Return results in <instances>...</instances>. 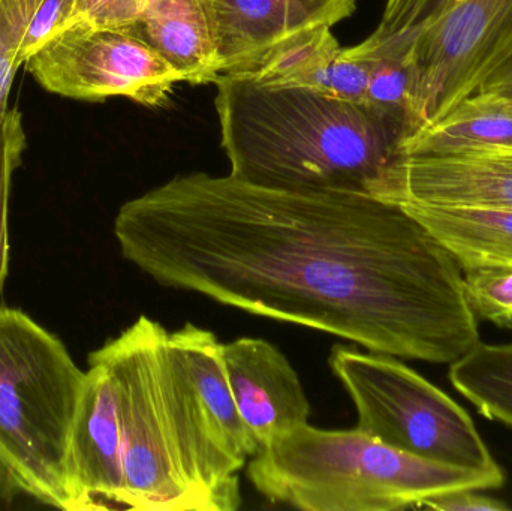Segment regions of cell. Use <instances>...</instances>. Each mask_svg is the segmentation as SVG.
<instances>
[{
    "mask_svg": "<svg viewBox=\"0 0 512 511\" xmlns=\"http://www.w3.org/2000/svg\"><path fill=\"white\" fill-rule=\"evenodd\" d=\"M501 149H512V101L480 90L403 141L397 155H454Z\"/></svg>",
    "mask_w": 512,
    "mask_h": 511,
    "instance_id": "cell-15",
    "label": "cell"
},
{
    "mask_svg": "<svg viewBox=\"0 0 512 511\" xmlns=\"http://www.w3.org/2000/svg\"><path fill=\"white\" fill-rule=\"evenodd\" d=\"M237 411L259 449L309 423L310 404L285 354L261 338L221 345Z\"/></svg>",
    "mask_w": 512,
    "mask_h": 511,
    "instance_id": "cell-10",
    "label": "cell"
},
{
    "mask_svg": "<svg viewBox=\"0 0 512 511\" xmlns=\"http://www.w3.org/2000/svg\"><path fill=\"white\" fill-rule=\"evenodd\" d=\"M44 0H0V120L8 108L9 90L23 65L21 47Z\"/></svg>",
    "mask_w": 512,
    "mask_h": 511,
    "instance_id": "cell-20",
    "label": "cell"
},
{
    "mask_svg": "<svg viewBox=\"0 0 512 511\" xmlns=\"http://www.w3.org/2000/svg\"><path fill=\"white\" fill-rule=\"evenodd\" d=\"M221 74L252 71L283 42L351 17L357 0H209Z\"/></svg>",
    "mask_w": 512,
    "mask_h": 511,
    "instance_id": "cell-11",
    "label": "cell"
},
{
    "mask_svg": "<svg viewBox=\"0 0 512 511\" xmlns=\"http://www.w3.org/2000/svg\"><path fill=\"white\" fill-rule=\"evenodd\" d=\"M328 365L357 410V428L376 440L439 464L504 470L468 411L399 357L336 345Z\"/></svg>",
    "mask_w": 512,
    "mask_h": 511,
    "instance_id": "cell-7",
    "label": "cell"
},
{
    "mask_svg": "<svg viewBox=\"0 0 512 511\" xmlns=\"http://www.w3.org/2000/svg\"><path fill=\"white\" fill-rule=\"evenodd\" d=\"M72 0H44L36 11L26 38H24L23 47H21V59L26 60L33 53L39 50L54 33L68 23L69 14H71Z\"/></svg>",
    "mask_w": 512,
    "mask_h": 511,
    "instance_id": "cell-23",
    "label": "cell"
},
{
    "mask_svg": "<svg viewBox=\"0 0 512 511\" xmlns=\"http://www.w3.org/2000/svg\"><path fill=\"white\" fill-rule=\"evenodd\" d=\"M215 105L231 176L262 188L367 192L397 155L399 137L366 105L315 90L227 72Z\"/></svg>",
    "mask_w": 512,
    "mask_h": 511,
    "instance_id": "cell-3",
    "label": "cell"
},
{
    "mask_svg": "<svg viewBox=\"0 0 512 511\" xmlns=\"http://www.w3.org/2000/svg\"><path fill=\"white\" fill-rule=\"evenodd\" d=\"M149 0H72L68 23L105 29H131ZM65 26V27H66Z\"/></svg>",
    "mask_w": 512,
    "mask_h": 511,
    "instance_id": "cell-22",
    "label": "cell"
},
{
    "mask_svg": "<svg viewBox=\"0 0 512 511\" xmlns=\"http://www.w3.org/2000/svg\"><path fill=\"white\" fill-rule=\"evenodd\" d=\"M367 192L396 206L512 209V149L397 155L370 183Z\"/></svg>",
    "mask_w": 512,
    "mask_h": 511,
    "instance_id": "cell-9",
    "label": "cell"
},
{
    "mask_svg": "<svg viewBox=\"0 0 512 511\" xmlns=\"http://www.w3.org/2000/svg\"><path fill=\"white\" fill-rule=\"evenodd\" d=\"M87 360L110 377L122 510L240 509L248 459L210 419L171 332L141 315Z\"/></svg>",
    "mask_w": 512,
    "mask_h": 511,
    "instance_id": "cell-2",
    "label": "cell"
},
{
    "mask_svg": "<svg viewBox=\"0 0 512 511\" xmlns=\"http://www.w3.org/2000/svg\"><path fill=\"white\" fill-rule=\"evenodd\" d=\"M448 378L486 419L512 428V344L478 342L451 363Z\"/></svg>",
    "mask_w": 512,
    "mask_h": 511,
    "instance_id": "cell-17",
    "label": "cell"
},
{
    "mask_svg": "<svg viewBox=\"0 0 512 511\" xmlns=\"http://www.w3.org/2000/svg\"><path fill=\"white\" fill-rule=\"evenodd\" d=\"M26 147L21 114L17 110L6 111L0 120V305H3V288L9 270L8 212L11 180L15 168L20 165Z\"/></svg>",
    "mask_w": 512,
    "mask_h": 511,
    "instance_id": "cell-21",
    "label": "cell"
},
{
    "mask_svg": "<svg viewBox=\"0 0 512 511\" xmlns=\"http://www.w3.org/2000/svg\"><path fill=\"white\" fill-rule=\"evenodd\" d=\"M113 231L122 257L162 287L373 353L451 365L481 341L462 267L369 192L183 174L126 201Z\"/></svg>",
    "mask_w": 512,
    "mask_h": 511,
    "instance_id": "cell-1",
    "label": "cell"
},
{
    "mask_svg": "<svg viewBox=\"0 0 512 511\" xmlns=\"http://www.w3.org/2000/svg\"><path fill=\"white\" fill-rule=\"evenodd\" d=\"M457 261L462 270L512 267V209L403 204Z\"/></svg>",
    "mask_w": 512,
    "mask_h": 511,
    "instance_id": "cell-14",
    "label": "cell"
},
{
    "mask_svg": "<svg viewBox=\"0 0 512 511\" xmlns=\"http://www.w3.org/2000/svg\"><path fill=\"white\" fill-rule=\"evenodd\" d=\"M84 377L59 338L0 305V500L71 511L69 437Z\"/></svg>",
    "mask_w": 512,
    "mask_h": 511,
    "instance_id": "cell-5",
    "label": "cell"
},
{
    "mask_svg": "<svg viewBox=\"0 0 512 511\" xmlns=\"http://www.w3.org/2000/svg\"><path fill=\"white\" fill-rule=\"evenodd\" d=\"M26 68L48 92L84 101L125 96L156 107L180 83L176 71L131 30L86 24L54 33Z\"/></svg>",
    "mask_w": 512,
    "mask_h": 511,
    "instance_id": "cell-8",
    "label": "cell"
},
{
    "mask_svg": "<svg viewBox=\"0 0 512 511\" xmlns=\"http://www.w3.org/2000/svg\"><path fill=\"white\" fill-rule=\"evenodd\" d=\"M171 339L185 359L204 408L228 446L242 458L255 456L261 449L240 419L222 360V344L215 333L186 323L171 332Z\"/></svg>",
    "mask_w": 512,
    "mask_h": 511,
    "instance_id": "cell-16",
    "label": "cell"
},
{
    "mask_svg": "<svg viewBox=\"0 0 512 511\" xmlns=\"http://www.w3.org/2000/svg\"><path fill=\"white\" fill-rule=\"evenodd\" d=\"M360 45L405 60L402 144L477 93L511 59L512 0H388L378 29Z\"/></svg>",
    "mask_w": 512,
    "mask_h": 511,
    "instance_id": "cell-6",
    "label": "cell"
},
{
    "mask_svg": "<svg viewBox=\"0 0 512 511\" xmlns=\"http://www.w3.org/2000/svg\"><path fill=\"white\" fill-rule=\"evenodd\" d=\"M246 75L267 86L301 87L363 104L369 66L340 47L331 27L324 26L283 42Z\"/></svg>",
    "mask_w": 512,
    "mask_h": 511,
    "instance_id": "cell-12",
    "label": "cell"
},
{
    "mask_svg": "<svg viewBox=\"0 0 512 511\" xmlns=\"http://www.w3.org/2000/svg\"><path fill=\"white\" fill-rule=\"evenodd\" d=\"M132 33L149 44L180 81L218 80V51L209 0H149Z\"/></svg>",
    "mask_w": 512,
    "mask_h": 511,
    "instance_id": "cell-13",
    "label": "cell"
},
{
    "mask_svg": "<svg viewBox=\"0 0 512 511\" xmlns=\"http://www.w3.org/2000/svg\"><path fill=\"white\" fill-rule=\"evenodd\" d=\"M421 509L438 511H508L510 504L484 491H460L427 501Z\"/></svg>",
    "mask_w": 512,
    "mask_h": 511,
    "instance_id": "cell-24",
    "label": "cell"
},
{
    "mask_svg": "<svg viewBox=\"0 0 512 511\" xmlns=\"http://www.w3.org/2000/svg\"><path fill=\"white\" fill-rule=\"evenodd\" d=\"M268 501L304 511L421 509L460 491H493L505 471L439 464L387 446L361 429L307 425L262 447L248 465Z\"/></svg>",
    "mask_w": 512,
    "mask_h": 511,
    "instance_id": "cell-4",
    "label": "cell"
},
{
    "mask_svg": "<svg viewBox=\"0 0 512 511\" xmlns=\"http://www.w3.org/2000/svg\"><path fill=\"white\" fill-rule=\"evenodd\" d=\"M348 53L369 66L363 104L399 137L400 144L408 114L409 71L405 60L388 51L366 50L360 44L349 47Z\"/></svg>",
    "mask_w": 512,
    "mask_h": 511,
    "instance_id": "cell-18",
    "label": "cell"
},
{
    "mask_svg": "<svg viewBox=\"0 0 512 511\" xmlns=\"http://www.w3.org/2000/svg\"><path fill=\"white\" fill-rule=\"evenodd\" d=\"M463 287L477 317L512 332V267L463 270Z\"/></svg>",
    "mask_w": 512,
    "mask_h": 511,
    "instance_id": "cell-19",
    "label": "cell"
}]
</instances>
